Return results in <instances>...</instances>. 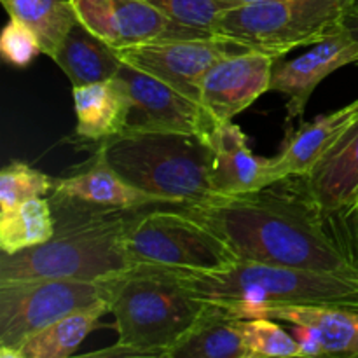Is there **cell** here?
<instances>
[{
  "label": "cell",
  "instance_id": "9a60e30c",
  "mask_svg": "<svg viewBox=\"0 0 358 358\" xmlns=\"http://www.w3.org/2000/svg\"><path fill=\"white\" fill-rule=\"evenodd\" d=\"M205 143L210 149L213 194H245L268 185L269 157L255 156L248 145V136L233 121L213 122Z\"/></svg>",
  "mask_w": 358,
  "mask_h": 358
},
{
  "label": "cell",
  "instance_id": "e0dca14e",
  "mask_svg": "<svg viewBox=\"0 0 358 358\" xmlns=\"http://www.w3.org/2000/svg\"><path fill=\"white\" fill-rule=\"evenodd\" d=\"M257 317L310 329L324 357H358V310L341 304H276Z\"/></svg>",
  "mask_w": 358,
  "mask_h": 358
},
{
  "label": "cell",
  "instance_id": "7c38bea8",
  "mask_svg": "<svg viewBox=\"0 0 358 358\" xmlns=\"http://www.w3.org/2000/svg\"><path fill=\"white\" fill-rule=\"evenodd\" d=\"M353 63H358V42L341 24L304 55L289 62L278 59L273 69L271 91L287 96V124L294 126V121L301 124L318 84Z\"/></svg>",
  "mask_w": 358,
  "mask_h": 358
},
{
  "label": "cell",
  "instance_id": "52a82bcc",
  "mask_svg": "<svg viewBox=\"0 0 358 358\" xmlns=\"http://www.w3.org/2000/svg\"><path fill=\"white\" fill-rule=\"evenodd\" d=\"M126 252L135 266L182 273L213 271L238 261L215 231L177 206L133 213L126 231Z\"/></svg>",
  "mask_w": 358,
  "mask_h": 358
},
{
  "label": "cell",
  "instance_id": "ffe728a7",
  "mask_svg": "<svg viewBox=\"0 0 358 358\" xmlns=\"http://www.w3.org/2000/svg\"><path fill=\"white\" fill-rule=\"evenodd\" d=\"M52 62L69 77L72 87L114 79L122 66L119 52L79 20L52 56Z\"/></svg>",
  "mask_w": 358,
  "mask_h": 358
},
{
  "label": "cell",
  "instance_id": "d4e9b609",
  "mask_svg": "<svg viewBox=\"0 0 358 358\" xmlns=\"http://www.w3.org/2000/svg\"><path fill=\"white\" fill-rule=\"evenodd\" d=\"M240 327L248 358H301L297 339L275 318H240Z\"/></svg>",
  "mask_w": 358,
  "mask_h": 358
},
{
  "label": "cell",
  "instance_id": "9c48e42d",
  "mask_svg": "<svg viewBox=\"0 0 358 358\" xmlns=\"http://www.w3.org/2000/svg\"><path fill=\"white\" fill-rule=\"evenodd\" d=\"M234 45L219 37H171L122 49V63L149 73L199 101L203 79ZM201 103V101H199Z\"/></svg>",
  "mask_w": 358,
  "mask_h": 358
},
{
  "label": "cell",
  "instance_id": "8fae6325",
  "mask_svg": "<svg viewBox=\"0 0 358 358\" xmlns=\"http://www.w3.org/2000/svg\"><path fill=\"white\" fill-rule=\"evenodd\" d=\"M273 56L259 51H233L210 69L203 79V108L215 122L233 121L264 93L271 91Z\"/></svg>",
  "mask_w": 358,
  "mask_h": 358
},
{
  "label": "cell",
  "instance_id": "ba28073f",
  "mask_svg": "<svg viewBox=\"0 0 358 358\" xmlns=\"http://www.w3.org/2000/svg\"><path fill=\"white\" fill-rule=\"evenodd\" d=\"M108 303L103 282L31 278L0 283V358H21V346L59 318Z\"/></svg>",
  "mask_w": 358,
  "mask_h": 358
},
{
  "label": "cell",
  "instance_id": "4dcf8cb0",
  "mask_svg": "<svg viewBox=\"0 0 358 358\" xmlns=\"http://www.w3.org/2000/svg\"><path fill=\"white\" fill-rule=\"evenodd\" d=\"M341 27L345 28V30L348 31V34L352 35V37L358 42V0L355 2V6H353L352 9L346 13V16H345V20H343Z\"/></svg>",
  "mask_w": 358,
  "mask_h": 358
},
{
  "label": "cell",
  "instance_id": "7402d4cb",
  "mask_svg": "<svg viewBox=\"0 0 358 358\" xmlns=\"http://www.w3.org/2000/svg\"><path fill=\"white\" fill-rule=\"evenodd\" d=\"M108 313V303L79 310L59 318L21 346V358H69L77 352L84 339L96 329L98 320Z\"/></svg>",
  "mask_w": 358,
  "mask_h": 358
},
{
  "label": "cell",
  "instance_id": "6da1fadb",
  "mask_svg": "<svg viewBox=\"0 0 358 358\" xmlns=\"http://www.w3.org/2000/svg\"><path fill=\"white\" fill-rule=\"evenodd\" d=\"M177 208L215 231L241 261L358 276L304 177Z\"/></svg>",
  "mask_w": 358,
  "mask_h": 358
},
{
  "label": "cell",
  "instance_id": "277c9868",
  "mask_svg": "<svg viewBox=\"0 0 358 358\" xmlns=\"http://www.w3.org/2000/svg\"><path fill=\"white\" fill-rule=\"evenodd\" d=\"M178 273L192 296L226 308L236 318H254L276 304H341L358 310V276L241 259L213 271Z\"/></svg>",
  "mask_w": 358,
  "mask_h": 358
},
{
  "label": "cell",
  "instance_id": "4fadbf2b",
  "mask_svg": "<svg viewBox=\"0 0 358 358\" xmlns=\"http://www.w3.org/2000/svg\"><path fill=\"white\" fill-rule=\"evenodd\" d=\"M77 20L115 51L159 38L189 37L145 0H70Z\"/></svg>",
  "mask_w": 358,
  "mask_h": 358
},
{
  "label": "cell",
  "instance_id": "f546056e",
  "mask_svg": "<svg viewBox=\"0 0 358 358\" xmlns=\"http://www.w3.org/2000/svg\"><path fill=\"white\" fill-rule=\"evenodd\" d=\"M290 327H292L294 338H296L297 343H299L301 357L303 358L324 357L320 343H318V339L315 338V334L310 331V329L303 327V325H290Z\"/></svg>",
  "mask_w": 358,
  "mask_h": 358
},
{
  "label": "cell",
  "instance_id": "d6986e66",
  "mask_svg": "<svg viewBox=\"0 0 358 358\" xmlns=\"http://www.w3.org/2000/svg\"><path fill=\"white\" fill-rule=\"evenodd\" d=\"M308 187L327 215L348 208L358 198V117L306 175Z\"/></svg>",
  "mask_w": 358,
  "mask_h": 358
},
{
  "label": "cell",
  "instance_id": "5b68a950",
  "mask_svg": "<svg viewBox=\"0 0 358 358\" xmlns=\"http://www.w3.org/2000/svg\"><path fill=\"white\" fill-rule=\"evenodd\" d=\"M98 150L126 180L173 206L215 196L210 182V149L198 135L126 129Z\"/></svg>",
  "mask_w": 358,
  "mask_h": 358
},
{
  "label": "cell",
  "instance_id": "3957f363",
  "mask_svg": "<svg viewBox=\"0 0 358 358\" xmlns=\"http://www.w3.org/2000/svg\"><path fill=\"white\" fill-rule=\"evenodd\" d=\"M117 343L96 357H164L196 327L208 304L189 292L180 273L135 266L103 280Z\"/></svg>",
  "mask_w": 358,
  "mask_h": 358
},
{
  "label": "cell",
  "instance_id": "1f68e13d",
  "mask_svg": "<svg viewBox=\"0 0 358 358\" xmlns=\"http://www.w3.org/2000/svg\"><path fill=\"white\" fill-rule=\"evenodd\" d=\"M226 9L229 7H238V6H247V3H255V2H261V0H219Z\"/></svg>",
  "mask_w": 358,
  "mask_h": 358
},
{
  "label": "cell",
  "instance_id": "44dd1931",
  "mask_svg": "<svg viewBox=\"0 0 358 358\" xmlns=\"http://www.w3.org/2000/svg\"><path fill=\"white\" fill-rule=\"evenodd\" d=\"M206 304L201 320L168 358H248L240 318L219 304Z\"/></svg>",
  "mask_w": 358,
  "mask_h": 358
},
{
  "label": "cell",
  "instance_id": "d6a6232c",
  "mask_svg": "<svg viewBox=\"0 0 358 358\" xmlns=\"http://www.w3.org/2000/svg\"><path fill=\"white\" fill-rule=\"evenodd\" d=\"M357 65H358V63H357Z\"/></svg>",
  "mask_w": 358,
  "mask_h": 358
},
{
  "label": "cell",
  "instance_id": "30bf717a",
  "mask_svg": "<svg viewBox=\"0 0 358 358\" xmlns=\"http://www.w3.org/2000/svg\"><path fill=\"white\" fill-rule=\"evenodd\" d=\"M115 79L124 86L131 100L128 129L185 133L205 140L215 122L199 101L126 63H122Z\"/></svg>",
  "mask_w": 358,
  "mask_h": 358
},
{
  "label": "cell",
  "instance_id": "8992f818",
  "mask_svg": "<svg viewBox=\"0 0 358 358\" xmlns=\"http://www.w3.org/2000/svg\"><path fill=\"white\" fill-rule=\"evenodd\" d=\"M357 0H261L222 10L215 37L236 49L280 59L287 52L324 41Z\"/></svg>",
  "mask_w": 358,
  "mask_h": 358
},
{
  "label": "cell",
  "instance_id": "4316f807",
  "mask_svg": "<svg viewBox=\"0 0 358 358\" xmlns=\"http://www.w3.org/2000/svg\"><path fill=\"white\" fill-rule=\"evenodd\" d=\"M56 178L28 166L23 161H10L0 171V212H7L21 203L51 194Z\"/></svg>",
  "mask_w": 358,
  "mask_h": 358
},
{
  "label": "cell",
  "instance_id": "484cf974",
  "mask_svg": "<svg viewBox=\"0 0 358 358\" xmlns=\"http://www.w3.org/2000/svg\"><path fill=\"white\" fill-rule=\"evenodd\" d=\"M189 37H215V27L226 7L219 0H145Z\"/></svg>",
  "mask_w": 358,
  "mask_h": 358
},
{
  "label": "cell",
  "instance_id": "cb8c5ba5",
  "mask_svg": "<svg viewBox=\"0 0 358 358\" xmlns=\"http://www.w3.org/2000/svg\"><path fill=\"white\" fill-rule=\"evenodd\" d=\"M13 20L28 24L38 35L44 55L52 56L62 48L69 31L77 23L70 0H0Z\"/></svg>",
  "mask_w": 358,
  "mask_h": 358
},
{
  "label": "cell",
  "instance_id": "f1b7e54d",
  "mask_svg": "<svg viewBox=\"0 0 358 358\" xmlns=\"http://www.w3.org/2000/svg\"><path fill=\"white\" fill-rule=\"evenodd\" d=\"M329 220L343 252L358 269V198L348 208L329 215Z\"/></svg>",
  "mask_w": 358,
  "mask_h": 358
},
{
  "label": "cell",
  "instance_id": "603a6c76",
  "mask_svg": "<svg viewBox=\"0 0 358 358\" xmlns=\"http://www.w3.org/2000/svg\"><path fill=\"white\" fill-rule=\"evenodd\" d=\"M56 231L55 212L49 199H28L20 206L0 212V250L17 254L45 243Z\"/></svg>",
  "mask_w": 358,
  "mask_h": 358
},
{
  "label": "cell",
  "instance_id": "2e32d148",
  "mask_svg": "<svg viewBox=\"0 0 358 358\" xmlns=\"http://www.w3.org/2000/svg\"><path fill=\"white\" fill-rule=\"evenodd\" d=\"M358 117V98L345 107L301 122L268 163V185L287 177H306Z\"/></svg>",
  "mask_w": 358,
  "mask_h": 358
},
{
  "label": "cell",
  "instance_id": "ac0fdd59",
  "mask_svg": "<svg viewBox=\"0 0 358 358\" xmlns=\"http://www.w3.org/2000/svg\"><path fill=\"white\" fill-rule=\"evenodd\" d=\"M77 115L76 135L86 142L101 143L128 129L131 100L117 79L72 87Z\"/></svg>",
  "mask_w": 358,
  "mask_h": 358
},
{
  "label": "cell",
  "instance_id": "7a4b0ae2",
  "mask_svg": "<svg viewBox=\"0 0 358 358\" xmlns=\"http://www.w3.org/2000/svg\"><path fill=\"white\" fill-rule=\"evenodd\" d=\"M49 201L55 234L34 248L0 255V283L31 278L103 282L135 268L126 252V231L135 212Z\"/></svg>",
  "mask_w": 358,
  "mask_h": 358
},
{
  "label": "cell",
  "instance_id": "5bb4252c",
  "mask_svg": "<svg viewBox=\"0 0 358 358\" xmlns=\"http://www.w3.org/2000/svg\"><path fill=\"white\" fill-rule=\"evenodd\" d=\"M49 199L76 203L91 208L121 210V212H138L154 206H173L168 199L142 191L126 180L117 170L108 164L100 150L90 168L70 177L56 178Z\"/></svg>",
  "mask_w": 358,
  "mask_h": 358
},
{
  "label": "cell",
  "instance_id": "83f0119b",
  "mask_svg": "<svg viewBox=\"0 0 358 358\" xmlns=\"http://www.w3.org/2000/svg\"><path fill=\"white\" fill-rule=\"evenodd\" d=\"M42 52L44 48L35 30L9 17V23L3 27L0 35V55L3 62L14 69H27Z\"/></svg>",
  "mask_w": 358,
  "mask_h": 358
}]
</instances>
